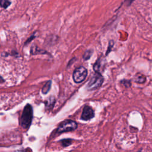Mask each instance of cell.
Returning a JSON list of instances; mask_svg holds the SVG:
<instances>
[{"label": "cell", "instance_id": "obj_11", "mask_svg": "<svg viewBox=\"0 0 152 152\" xmlns=\"http://www.w3.org/2000/svg\"><path fill=\"white\" fill-rule=\"evenodd\" d=\"M91 53H92L91 51H90V50L87 51V52L84 53V56H83V58L84 59V60H87V59H89L91 55Z\"/></svg>", "mask_w": 152, "mask_h": 152}, {"label": "cell", "instance_id": "obj_10", "mask_svg": "<svg viewBox=\"0 0 152 152\" xmlns=\"http://www.w3.org/2000/svg\"><path fill=\"white\" fill-rule=\"evenodd\" d=\"M54 103H55V99L51 97L48 100V102L46 103V106H48V107H51L53 106Z\"/></svg>", "mask_w": 152, "mask_h": 152}, {"label": "cell", "instance_id": "obj_6", "mask_svg": "<svg viewBox=\"0 0 152 152\" xmlns=\"http://www.w3.org/2000/svg\"><path fill=\"white\" fill-rule=\"evenodd\" d=\"M50 87H51V81H48L43 87V88L42 90V93L43 94H46L49 91Z\"/></svg>", "mask_w": 152, "mask_h": 152}, {"label": "cell", "instance_id": "obj_3", "mask_svg": "<svg viewBox=\"0 0 152 152\" xmlns=\"http://www.w3.org/2000/svg\"><path fill=\"white\" fill-rule=\"evenodd\" d=\"M77 124L75 121L72 120H65L59 125L56 131L59 133L72 131L77 129Z\"/></svg>", "mask_w": 152, "mask_h": 152}, {"label": "cell", "instance_id": "obj_1", "mask_svg": "<svg viewBox=\"0 0 152 152\" xmlns=\"http://www.w3.org/2000/svg\"><path fill=\"white\" fill-rule=\"evenodd\" d=\"M33 119V109L30 104H27L23 110L21 118V125L24 128H28L32 121Z\"/></svg>", "mask_w": 152, "mask_h": 152}, {"label": "cell", "instance_id": "obj_7", "mask_svg": "<svg viewBox=\"0 0 152 152\" xmlns=\"http://www.w3.org/2000/svg\"><path fill=\"white\" fill-rule=\"evenodd\" d=\"M135 81L138 83H143L145 81V77L142 74H138L135 77Z\"/></svg>", "mask_w": 152, "mask_h": 152}, {"label": "cell", "instance_id": "obj_9", "mask_svg": "<svg viewBox=\"0 0 152 152\" xmlns=\"http://www.w3.org/2000/svg\"><path fill=\"white\" fill-rule=\"evenodd\" d=\"M71 142H72V140H70V139H64V140H62L61 141L62 144L64 147H66V146L69 145L71 144Z\"/></svg>", "mask_w": 152, "mask_h": 152}, {"label": "cell", "instance_id": "obj_2", "mask_svg": "<svg viewBox=\"0 0 152 152\" xmlns=\"http://www.w3.org/2000/svg\"><path fill=\"white\" fill-rule=\"evenodd\" d=\"M103 76L97 72L91 77L90 81L87 85V88L90 90H93L99 88L103 84Z\"/></svg>", "mask_w": 152, "mask_h": 152}, {"label": "cell", "instance_id": "obj_5", "mask_svg": "<svg viewBox=\"0 0 152 152\" xmlns=\"http://www.w3.org/2000/svg\"><path fill=\"white\" fill-rule=\"evenodd\" d=\"M94 116V112L93 109L88 106H85L83 108L82 114H81V119L84 121H88L92 119Z\"/></svg>", "mask_w": 152, "mask_h": 152}, {"label": "cell", "instance_id": "obj_12", "mask_svg": "<svg viewBox=\"0 0 152 152\" xmlns=\"http://www.w3.org/2000/svg\"><path fill=\"white\" fill-rule=\"evenodd\" d=\"M99 66H100V64H99V62L97 61V62L94 64V71L96 72H97V70L99 69Z\"/></svg>", "mask_w": 152, "mask_h": 152}, {"label": "cell", "instance_id": "obj_4", "mask_svg": "<svg viewBox=\"0 0 152 152\" xmlns=\"http://www.w3.org/2000/svg\"><path fill=\"white\" fill-rule=\"evenodd\" d=\"M87 75V71L84 66L76 68L72 74V78L75 83H80L83 81Z\"/></svg>", "mask_w": 152, "mask_h": 152}, {"label": "cell", "instance_id": "obj_8", "mask_svg": "<svg viewBox=\"0 0 152 152\" xmlns=\"http://www.w3.org/2000/svg\"><path fill=\"white\" fill-rule=\"evenodd\" d=\"M11 4L10 0H0V6L4 8H7Z\"/></svg>", "mask_w": 152, "mask_h": 152}]
</instances>
